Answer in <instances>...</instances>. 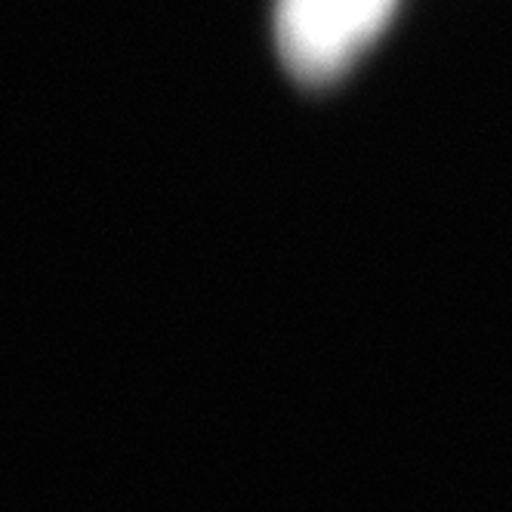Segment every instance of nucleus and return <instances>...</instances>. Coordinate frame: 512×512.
<instances>
[{
	"instance_id": "nucleus-1",
	"label": "nucleus",
	"mask_w": 512,
	"mask_h": 512,
	"mask_svg": "<svg viewBox=\"0 0 512 512\" xmlns=\"http://www.w3.org/2000/svg\"><path fill=\"white\" fill-rule=\"evenodd\" d=\"M398 0H275V44L294 78L331 84L395 16Z\"/></svg>"
}]
</instances>
